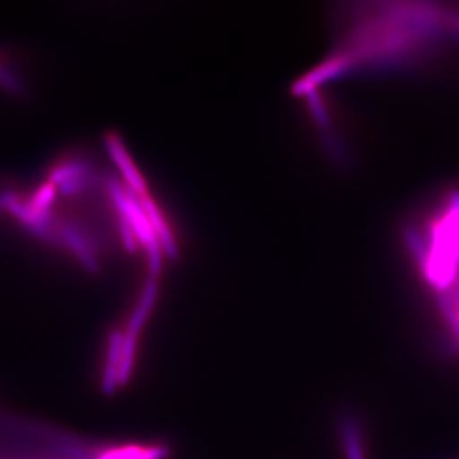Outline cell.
Instances as JSON below:
<instances>
[{"label":"cell","instance_id":"cell-2","mask_svg":"<svg viewBox=\"0 0 459 459\" xmlns=\"http://www.w3.org/2000/svg\"><path fill=\"white\" fill-rule=\"evenodd\" d=\"M344 448H346L347 458L365 459L364 446L361 443V434L358 424L353 420H346L343 425Z\"/></svg>","mask_w":459,"mask_h":459},{"label":"cell","instance_id":"cell-3","mask_svg":"<svg viewBox=\"0 0 459 459\" xmlns=\"http://www.w3.org/2000/svg\"><path fill=\"white\" fill-rule=\"evenodd\" d=\"M8 57L0 53V84L7 87L11 91L22 90V83L18 80L17 74H14L13 66L7 65Z\"/></svg>","mask_w":459,"mask_h":459},{"label":"cell","instance_id":"cell-1","mask_svg":"<svg viewBox=\"0 0 459 459\" xmlns=\"http://www.w3.org/2000/svg\"><path fill=\"white\" fill-rule=\"evenodd\" d=\"M107 143V160L69 153L31 188L2 190L0 213L92 270L117 253L164 268L177 255L171 223L123 144Z\"/></svg>","mask_w":459,"mask_h":459}]
</instances>
